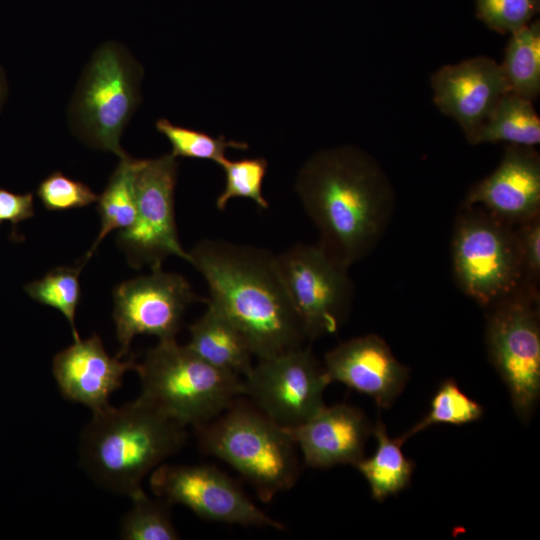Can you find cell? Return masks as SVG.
I'll return each instance as SVG.
<instances>
[{"mask_svg":"<svg viewBox=\"0 0 540 540\" xmlns=\"http://www.w3.org/2000/svg\"><path fill=\"white\" fill-rule=\"evenodd\" d=\"M135 371L138 398L183 426L209 422L244 395L242 377L210 365L175 339L159 340Z\"/></svg>","mask_w":540,"mask_h":540,"instance_id":"5b68a950","label":"cell"},{"mask_svg":"<svg viewBox=\"0 0 540 540\" xmlns=\"http://www.w3.org/2000/svg\"><path fill=\"white\" fill-rule=\"evenodd\" d=\"M295 189L319 232L317 243L348 268L377 246L395 206L392 185L381 166L354 146L311 156L299 171Z\"/></svg>","mask_w":540,"mask_h":540,"instance_id":"6da1fadb","label":"cell"},{"mask_svg":"<svg viewBox=\"0 0 540 540\" xmlns=\"http://www.w3.org/2000/svg\"><path fill=\"white\" fill-rule=\"evenodd\" d=\"M82 266L83 264L78 268H54L43 278L32 281L24 287L34 301L63 314L70 325L74 341L80 339L75 314L81 296L79 274Z\"/></svg>","mask_w":540,"mask_h":540,"instance_id":"cb8c5ba5","label":"cell"},{"mask_svg":"<svg viewBox=\"0 0 540 540\" xmlns=\"http://www.w3.org/2000/svg\"><path fill=\"white\" fill-rule=\"evenodd\" d=\"M305 464L312 468L356 465L364 457L372 427L364 413L348 404L323 406L303 423L286 428Z\"/></svg>","mask_w":540,"mask_h":540,"instance_id":"ac0fdd59","label":"cell"},{"mask_svg":"<svg viewBox=\"0 0 540 540\" xmlns=\"http://www.w3.org/2000/svg\"><path fill=\"white\" fill-rule=\"evenodd\" d=\"M431 87L435 105L460 125L470 143L510 91L501 64L486 56L439 68L431 76Z\"/></svg>","mask_w":540,"mask_h":540,"instance_id":"5bb4252c","label":"cell"},{"mask_svg":"<svg viewBox=\"0 0 540 540\" xmlns=\"http://www.w3.org/2000/svg\"><path fill=\"white\" fill-rule=\"evenodd\" d=\"M237 400L195 427L199 444L204 452L235 469L268 502L295 485L300 473L297 446L285 427L254 405Z\"/></svg>","mask_w":540,"mask_h":540,"instance_id":"277c9868","label":"cell"},{"mask_svg":"<svg viewBox=\"0 0 540 540\" xmlns=\"http://www.w3.org/2000/svg\"><path fill=\"white\" fill-rule=\"evenodd\" d=\"M539 292L521 286L489 307V359L506 384L514 411L528 421L540 395Z\"/></svg>","mask_w":540,"mask_h":540,"instance_id":"ba28073f","label":"cell"},{"mask_svg":"<svg viewBox=\"0 0 540 540\" xmlns=\"http://www.w3.org/2000/svg\"><path fill=\"white\" fill-rule=\"evenodd\" d=\"M522 286L539 292L540 281V215L515 226Z\"/></svg>","mask_w":540,"mask_h":540,"instance_id":"4dcf8cb0","label":"cell"},{"mask_svg":"<svg viewBox=\"0 0 540 540\" xmlns=\"http://www.w3.org/2000/svg\"><path fill=\"white\" fill-rule=\"evenodd\" d=\"M133 504L120 526V538L124 540H176V531L169 504L153 500L144 491L131 498Z\"/></svg>","mask_w":540,"mask_h":540,"instance_id":"484cf974","label":"cell"},{"mask_svg":"<svg viewBox=\"0 0 540 540\" xmlns=\"http://www.w3.org/2000/svg\"><path fill=\"white\" fill-rule=\"evenodd\" d=\"M110 357L97 335L76 340L58 352L52 362L53 376L61 394L69 401L89 407L93 412L109 406L111 394L127 371L135 370V359Z\"/></svg>","mask_w":540,"mask_h":540,"instance_id":"e0dca14e","label":"cell"},{"mask_svg":"<svg viewBox=\"0 0 540 540\" xmlns=\"http://www.w3.org/2000/svg\"><path fill=\"white\" fill-rule=\"evenodd\" d=\"M150 487L169 505H183L207 521L285 529L258 508L230 477L212 466L159 465L150 477Z\"/></svg>","mask_w":540,"mask_h":540,"instance_id":"7c38bea8","label":"cell"},{"mask_svg":"<svg viewBox=\"0 0 540 540\" xmlns=\"http://www.w3.org/2000/svg\"><path fill=\"white\" fill-rule=\"evenodd\" d=\"M142 162L128 154L120 158L107 186L98 197L101 227L84 262L93 255L107 234L113 230L125 229L133 223L136 215L135 178Z\"/></svg>","mask_w":540,"mask_h":540,"instance_id":"7402d4cb","label":"cell"},{"mask_svg":"<svg viewBox=\"0 0 540 540\" xmlns=\"http://www.w3.org/2000/svg\"><path fill=\"white\" fill-rule=\"evenodd\" d=\"M219 166L225 174V186L215 202L218 210H224L234 198L250 199L261 209L269 208L262 191L268 167L266 159L262 157L237 161L225 159Z\"/></svg>","mask_w":540,"mask_h":540,"instance_id":"83f0119b","label":"cell"},{"mask_svg":"<svg viewBox=\"0 0 540 540\" xmlns=\"http://www.w3.org/2000/svg\"><path fill=\"white\" fill-rule=\"evenodd\" d=\"M6 94V81L2 69L0 68V108Z\"/></svg>","mask_w":540,"mask_h":540,"instance_id":"d6a6232c","label":"cell"},{"mask_svg":"<svg viewBox=\"0 0 540 540\" xmlns=\"http://www.w3.org/2000/svg\"><path fill=\"white\" fill-rule=\"evenodd\" d=\"M323 366L330 382L371 397L380 408H389L409 379V368L375 334L340 343L325 354Z\"/></svg>","mask_w":540,"mask_h":540,"instance_id":"2e32d148","label":"cell"},{"mask_svg":"<svg viewBox=\"0 0 540 540\" xmlns=\"http://www.w3.org/2000/svg\"><path fill=\"white\" fill-rule=\"evenodd\" d=\"M178 161L171 153L143 160L135 178L136 215L117 235V244L131 267L161 268L168 256L189 262L178 237L174 193Z\"/></svg>","mask_w":540,"mask_h":540,"instance_id":"30bf717a","label":"cell"},{"mask_svg":"<svg viewBox=\"0 0 540 540\" xmlns=\"http://www.w3.org/2000/svg\"><path fill=\"white\" fill-rule=\"evenodd\" d=\"M540 0H476V16L490 30L513 33L534 20Z\"/></svg>","mask_w":540,"mask_h":540,"instance_id":"f1b7e54d","label":"cell"},{"mask_svg":"<svg viewBox=\"0 0 540 540\" xmlns=\"http://www.w3.org/2000/svg\"><path fill=\"white\" fill-rule=\"evenodd\" d=\"M185 426L139 398L93 412L80 439V461L100 487L132 498L144 477L179 451Z\"/></svg>","mask_w":540,"mask_h":540,"instance_id":"3957f363","label":"cell"},{"mask_svg":"<svg viewBox=\"0 0 540 540\" xmlns=\"http://www.w3.org/2000/svg\"><path fill=\"white\" fill-rule=\"evenodd\" d=\"M463 206L481 207L513 226L540 215L538 152L508 144L497 168L469 190Z\"/></svg>","mask_w":540,"mask_h":540,"instance_id":"9a60e30c","label":"cell"},{"mask_svg":"<svg viewBox=\"0 0 540 540\" xmlns=\"http://www.w3.org/2000/svg\"><path fill=\"white\" fill-rule=\"evenodd\" d=\"M113 296L118 358L129 353L136 335L175 339L187 307L199 299L182 275L162 268L119 284Z\"/></svg>","mask_w":540,"mask_h":540,"instance_id":"4fadbf2b","label":"cell"},{"mask_svg":"<svg viewBox=\"0 0 540 540\" xmlns=\"http://www.w3.org/2000/svg\"><path fill=\"white\" fill-rule=\"evenodd\" d=\"M372 433L378 443L375 453L363 457L355 466L368 482L372 498L381 502L408 486L415 464L403 454L399 438L388 436L380 420Z\"/></svg>","mask_w":540,"mask_h":540,"instance_id":"ffe728a7","label":"cell"},{"mask_svg":"<svg viewBox=\"0 0 540 540\" xmlns=\"http://www.w3.org/2000/svg\"><path fill=\"white\" fill-rule=\"evenodd\" d=\"M510 91L531 101L540 94V21L511 33L501 64Z\"/></svg>","mask_w":540,"mask_h":540,"instance_id":"603a6c76","label":"cell"},{"mask_svg":"<svg viewBox=\"0 0 540 540\" xmlns=\"http://www.w3.org/2000/svg\"><path fill=\"white\" fill-rule=\"evenodd\" d=\"M455 280L464 294L489 308L522 286L515 226L478 206H463L451 245Z\"/></svg>","mask_w":540,"mask_h":540,"instance_id":"52a82bcc","label":"cell"},{"mask_svg":"<svg viewBox=\"0 0 540 540\" xmlns=\"http://www.w3.org/2000/svg\"><path fill=\"white\" fill-rule=\"evenodd\" d=\"M156 129L171 144V154L177 157L210 160L220 165L226 158L227 149L247 150L246 142L227 140L224 136L213 137L205 132L178 126L162 118Z\"/></svg>","mask_w":540,"mask_h":540,"instance_id":"4316f807","label":"cell"},{"mask_svg":"<svg viewBox=\"0 0 540 540\" xmlns=\"http://www.w3.org/2000/svg\"><path fill=\"white\" fill-rule=\"evenodd\" d=\"M279 271L305 337L336 333L351 308L349 268L318 243H298L276 254Z\"/></svg>","mask_w":540,"mask_h":540,"instance_id":"9c48e42d","label":"cell"},{"mask_svg":"<svg viewBox=\"0 0 540 540\" xmlns=\"http://www.w3.org/2000/svg\"><path fill=\"white\" fill-rule=\"evenodd\" d=\"M34 215L32 193L16 194L0 188V224H18Z\"/></svg>","mask_w":540,"mask_h":540,"instance_id":"1f68e13d","label":"cell"},{"mask_svg":"<svg viewBox=\"0 0 540 540\" xmlns=\"http://www.w3.org/2000/svg\"><path fill=\"white\" fill-rule=\"evenodd\" d=\"M36 194L50 211L83 208L98 200V196L86 184L67 177L61 171L48 175L39 184Z\"/></svg>","mask_w":540,"mask_h":540,"instance_id":"f546056e","label":"cell"},{"mask_svg":"<svg viewBox=\"0 0 540 540\" xmlns=\"http://www.w3.org/2000/svg\"><path fill=\"white\" fill-rule=\"evenodd\" d=\"M143 68L125 46L101 44L92 54L68 107L73 133L90 147L127 153L120 138L141 102Z\"/></svg>","mask_w":540,"mask_h":540,"instance_id":"8992f818","label":"cell"},{"mask_svg":"<svg viewBox=\"0 0 540 540\" xmlns=\"http://www.w3.org/2000/svg\"><path fill=\"white\" fill-rule=\"evenodd\" d=\"M244 395L278 425L295 427L320 410L331 383L310 348L299 346L259 359L243 378Z\"/></svg>","mask_w":540,"mask_h":540,"instance_id":"8fae6325","label":"cell"},{"mask_svg":"<svg viewBox=\"0 0 540 540\" xmlns=\"http://www.w3.org/2000/svg\"><path fill=\"white\" fill-rule=\"evenodd\" d=\"M483 407L468 397L453 379L443 381L434 393L428 413L411 429L401 435L404 443L410 437L436 424L464 425L478 420Z\"/></svg>","mask_w":540,"mask_h":540,"instance_id":"d4e9b609","label":"cell"},{"mask_svg":"<svg viewBox=\"0 0 540 540\" xmlns=\"http://www.w3.org/2000/svg\"><path fill=\"white\" fill-rule=\"evenodd\" d=\"M499 142L528 147L540 143V118L533 101L507 92L471 144Z\"/></svg>","mask_w":540,"mask_h":540,"instance_id":"44dd1931","label":"cell"},{"mask_svg":"<svg viewBox=\"0 0 540 540\" xmlns=\"http://www.w3.org/2000/svg\"><path fill=\"white\" fill-rule=\"evenodd\" d=\"M187 346L210 365L242 378L251 371V347L243 333L215 306L207 309L190 327Z\"/></svg>","mask_w":540,"mask_h":540,"instance_id":"d6986e66","label":"cell"},{"mask_svg":"<svg viewBox=\"0 0 540 540\" xmlns=\"http://www.w3.org/2000/svg\"><path fill=\"white\" fill-rule=\"evenodd\" d=\"M188 253L208 285L206 302L243 333L258 360L303 345L276 254L222 239L202 240Z\"/></svg>","mask_w":540,"mask_h":540,"instance_id":"7a4b0ae2","label":"cell"}]
</instances>
